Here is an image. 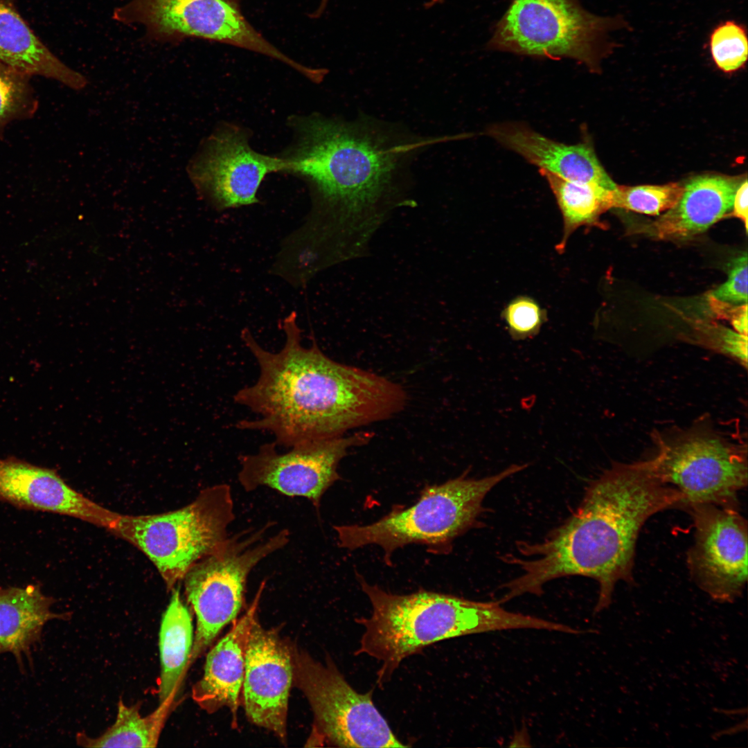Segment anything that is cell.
Here are the masks:
<instances>
[{
	"mask_svg": "<svg viewBox=\"0 0 748 748\" xmlns=\"http://www.w3.org/2000/svg\"><path fill=\"white\" fill-rule=\"evenodd\" d=\"M172 593L162 616L159 642V704L170 706L188 668L194 639L191 616L181 598L179 589L173 588Z\"/></svg>",
	"mask_w": 748,
	"mask_h": 748,
	"instance_id": "obj_22",
	"label": "cell"
},
{
	"mask_svg": "<svg viewBox=\"0 0 748 748\" xmlns=\"http://www.w3.org/2000/svg\"><path fill=\"white\" fill-rule=\"evenodd\" d=\"M687 510L695 526L688 568L697 586L713 600L731 603L747 580V522L737 508L696 504Z\"/></svg>",
	"mask_w": 748,
	"mask_h": 748,
	"instance_id": "obj_14",
	"label": "cell"
},
{
	"mask_svg": "<svg viewBox=\"0 0 748 748\" xmlns=\"http://www.w3.org/2000/svg\"><path fill=\"white\" fill-rule=\"evenodd\" d=\"M0 62L29 76L39 75L75 89L88 84L42 42L12 0H0Z\"/></svg>",
	"mask_w": 748,
	"mask_h": 748,
	"instance_id": "obj_21",
	"label": "cell"
},
{
	"mask_svg": "<svg viewBox=\"0 0 748 748\" xmlns=\"http://www.w3.org/2000/svg\"><path fill=\"white\" fill-rule=\"evenodd\" d=\"M683 508V496L661 477L654 458L614 463L586 488L577 509L537 542L517 544L519 555L505 560L521 571L504 583L505 601L540 596L546 583L567 576L594 579L599 587L594 612L607 609L615 586L630 582L639 533L646 520Z\"/></svg>",
	"mask_w": 748,
	"mask_h": 748,
	"instance_id": "obj_3",
	"label": "cell"
},
{
	"mask_svg": "<svg viewBox=\"0 0 748 748\" xmlns=\"http://www.w3.org/2000/svg\"><path fill=\"white\" fill-rule=\"evenodd\" d=\"M171 706L159 704L152 713L142 716L139 704L126 706L120 700L114 723L96 738L78 733L77 743L85 747H154Z\"/></svg>",
	"mask_w": 748,
	"mask_h": 748,
	"instance_id": "obj_24",
	"label": "cell"
},
{
	"mask_svg": "<svg viewBox=\"0 0 748 748\" xmlns=\"http://www.w3.org/2000/svg\"><path fill=\"white\" fill-rule=\"evenodd\" d=\"M501 316L510 337L516 341L535 336L546 321V312L534 299L526 296L513 299Z\"/></svg>",
	"mask_w": 748,
	"mask_h": 748,
	"instance_id": "obj_28",
	"label": "cell"
},
{
	"mask_svg": "<svg viewBox=\"0 0 748 748\" xmlns=\"http://www.w3.org/2000/svg\"><path fill=\"white\" fill-rule=\"evenodd\" d=\"M265 585L262 581L244 614L233 620L229 632L209 651L204 674L192 689V698L207 713L228 707L233 726L241 704L247 643Z\"/></svg>",
	"mask_w": 748,
	"mask_h": 748,
	"instance_id": "obj_18",
	"label": "cell"
},
{
	"mask_svg": "<svg viewBox=\"0 0 748 748\" xmlns=\"http://www.w3.org/2000/svg\"><path fill=\"white\" fill-rule=\"evenodd\" d=\"M742 181L722 175H702L684 186L678 202L650 226L659 238H686L706 231L732 210Z\"/></svg>",
	"mask_w": 748,
	"mask_h": 748,
	"instance_id": "obj_19",
	"label": "cell"
},
{
	"mask_svg": "<svg viewBox=\"0 0 748 748\" xmlns=\"http://www.w3.org/2000/svg\"><path fill=\"white\" fill-rule=\"evenodd\" d=\"M358 580L372 613L355 619L364 628L355 654H365L381 662L380 687L405 658L443 640L507 630L557 628L555 622L507 611L498 601L479 602L424 590L395 594L370 585L362 576Z\"/></svg>",
	"mask_w": 748,
	"mask_h": 748,
	"instance_id": "obj_4",
	"label": "cell"
},
{
	"mask_svg": "<svg viewBox=\"0 0 748 748\" xmlns=\"http://www.w3.org/2000/svg\"><path fill=\"white\" fill-rule=\"evenodd\" d=\"M271 522L228 538L195 563L183 578L185 594L196 616L189 665L200 657L220 630L236 618L245 600L248 576L262 560L285 547L287 529L266 537Z\"/></svg>",
	"mask_w": 748,
	"mask_h": 748,
	"instance_id": "obj_8",
	"label": "cell"
},
{
	"mask_svg": "<svg viewBox=\"0 0 748 748\" xmlns=\"http://www.w3.org/2000/svg\"><path fill=\"white\" fill-rule=\"evenodd\" d=\"M0 501L70 516L108 531L120 515L72 488L55 470L13 456L0 458Z\"/></svg>",
	"mask_w": 748,
	"mask_h": 748,
	"instance_id": "obj_16",
	"label": "cell"
},
{
	"mask_svg": "<svg viewBox=\"0 0 748 748\" xmlns=\"http://www.w3.org/2000/svg\"><path fill=\"white\" fill-rule=\"evenodd\" d=\"M747 184L748 183L747 179L742 181V182L736 192L732 207L733 215L740 218L741 220H742V222H744L747 231L748 227Z\"/></svg>",
	"mask_w": 748,
	"mask_h": 748,
	"instance_id": "obj_32",
	"label": "cell"
},
{
	"mask_svg": "<svg viewBox=\"0 0 748 748\" xmlns=\"http://www.w3.org/2000/svg\"><path fill=\"white\" fill-rule=\"evenodd\" d=\"M683 190L684 186L678 183L637 186L617 185L614 191L612 208L657 215L673 208L678 202Z\"/></svg>",
	"mask_w": 748,
	"mask_h": 748,
	"instance_id": "obj_25",
	"label": "cell"
},
{
	"mask_svg": "<svg viewBox=\"0 0 748 748\" xmlns=\"http://www.w3.org/2000/svg\"><path fill=\"white\" fill-rule=\"evenodd\" d=\"M293 682L308 700L320 736L339 747H404L373 701L357 692L333 661L291 648Z\"/></svg>",
	"mask_w": 748,
	"mask_h": 748,
	"instance_id": "obj_11",
	"label": "cell"
},
{
	"mask_svg": "<svg viewBox=\"0 0 748 748\" xmlns=\"http://www.w3.org/2000/svg\"><path fill=\"white\" fill-rule=\"evenodd\" d=\"M653 457L662 479L683 496L684 508L714 504L737 508L747 484L746 445L736 443L709 424L654 436Z\"/></svg>",
	"mask_w": 748,
	"mask_h": 748,
	"instance_id": "obj_9",
	"label": "cell"
},
{
	"mask_svg": "<svg viewBox=\"0 0 748 748\" xmlns=\"http://www.w3.org/2000/svg\"><path fill=\"white\" fill-rule=\"evenodd\" d=\"M328 1H329V0H321V3H320L318 8L316 10V11L314 12V13L313 15V16L314 17H318L321 15H322V13L323 12L324 10L326 9V6H327V5L328 3Z\"/></svg>",
	"mask_w": 748,
	"mask_h": 748,
	"instance_id": "obj_33",
	"label": "cell"
},
{
	"mask_svg": "<svg viewBox=\"0 0 748 748\" xmlns=\"http://www.w3.org/2000/svg\"><path fill=\"white\" fill-rule=\"evenodd\" d=\"M373 433L308 441L279 452L274 441L255 454L238 456V481L247 492L267 487L287 497L308 499L319 509L326 492L340 479L338 466L352 447L368 443Z\"/></svg>",
	"mask_w": 748,
	"mask_h": 748,
	"instance_id": "obj_12",
	"label": "cell"
},
{
	"mask_svg": "<svg viewBox=\"0 0 748 748\" xmlns=\"http://www.w3.org/2000/svg\"><path fill=\"white\" fill-rule=\"evenodd\" d=\"M55 602L38 585H0V655L12 654L22 673L25 659L33 666L32 648L40 643L45 625L51 620L67 621L71 617L67 612H53Z\"/></svg>",
	"mask_w": 748,
	"mask_h": 748,
	"instance_id": "obj_20",
	"label": "cell"
},
{
	"mask_svg": "<svg viewBox=\"0 0 748 748\" xmlns=\"http://www.w3.org/2000/svg\"><path fill=\"white\" fill-rule=\"evenodd\" d=\"M527 464H515L483 478L462 475L443 483L426 487L409 508L393 509L367 525L334 526L339 546L354 550L377 545L389 562L398 549L411 544L425 545L432 552L449 553L454 540L477 527L486 510V495L503 480L522 471Z\"/></svg>",
	"mask_w": 748,
	"mask_h": 748,
	"instance_id": "obj_5",
	"label": "cell"
},
{
	"mask_svg": "<svg viewBox=\"0 0 748 748\" xmlns=\"http://www.w3.org/2000/svg\"><path fill=\"white\" fill-rule=\"evenodd\" d=\"M293 682L291 648L278 634L253 623L245 652L242 702L248 719L287 738L290 691Z\"/></svg>",
	"mask_w": 748,
	"mask_h": 748,
	"instance_id": "obj_15",
	"label": "cell"
},
{
	"mask_svg": "<svg viewBox=\"0 0 748 748\" xmlns=\"http://www.w3.org/2000/svg\"><path fill=\"white\" fill-rule=\"evenodd\" d=\"M249 139L247 129L223 123L202 141L188 165L198 194L216 211L260 203L258 190L265 177L284 172L279 155L256 151Z\"/></svg>",
	"mask_w": 748,
	"mask_h": 748,
	"instance_id": "obj_13",
	"label": "cell"
},
{
	"mask_svg": "<svg viewBox=\"0 0 748 748\" xmlns=\"http://www.w3.org/2000/svg\"><path fill=\"white\" fill-rule=\"evenodd\" d=\"M288 125L294 139L279 154L284 173L306 183L311 205L279 251L306 273L361 255L403 200L415 157L443 139L368 116L345 121L314 113L291 116Z\"/></svg>",
	"mask_w": 748,
	"mask_h": 748,
	"instance_id": "obj_1",
	"label": "cell"
},
{
	"mask_svg": "<svg viewBox=\"0 0 748 748\" xmlns=\"http://www.w3.org/2000/svg\"><path fill=\"white\" fill-rule=\"evenodd\" d=\"M279 327L285 339L278 352L265 349L248 328L240 332L259 375L254 384L239 389L233 400L259 417L237 422V429L270 433L277 446L290 448L342 436L404 409L407 395L399 384L333 360L314 337L311 346H304L295 311Z\"/></svg>",
	"mask_w": 748,
	"mask_h": 748,
	"instance_id": "obj_2",
	"label": "cell"
},
{
	"mask_svg": "<svg viewBox=\"0 0 748 748\" xmlns=\"http://www.w3.org/2000/svg\"><path fill=\"white\" fill-rule=\"evenodd\" d=\"M709 47L712 58L720 70L728 73L740 69L747 60L745 28L732 20L720 23L711 33Z\"/></svg>",
	"mask_w": 748,
	"mask_h": 748,
	"instance_id": "obj_27",
	"label": "cell"
},
{
	"mask_svg": "<svg viewBox=\"0 0 748 748\" xmlns=\"http://www.w3.org/2000/svg\"><path fill=\"white\" fill-rule=\"evenodd\" d=\"M623 26L621 17L594 15L578 0H510L488 48L531 57L570 58L595 71L611 49L608 33Z\"/></svg>",
	"mask_w": 748,
	"mask_h": 748,
	"instance_id": "obj_7",
	"label": "cell"
},
{
	"mask_svg": "<svg viewBox=\"0 0 748 748\" xmlns=\"http://www.w3.org/2000/svg\"><path fill=\"white\" fill-rule=\"evenodd\" d=\"M709 304L718 317L730 321L735 330L747 336V304L736 305L718 300L709 295Z\"/></svg>",
	"mask_w": 748,
	"mask_h": 748,
	"instance_id": "obj_31",
	"label": "cell"
},
{
	"mask_svg": "<svg viewBox=\"0 0 748 748\" xmlns=\"http://www.w3.org/2000/svg\"><path fill=\"white\" fill-rule=\"evenodd\" d=\"M539 172L547 181L562 215L563 235L556 248L561 252L578 228L594 224L602 213L612 208L615 190L568 181L541 170Z\"/></svg>",
	"mask_w": 748,
	"mask_h": 748,
	"instance_id": "obj_23",
	"label": "cell"
},
{
	"mask_svg": "<svg viewBox=\"0 0 748 748\" xmlns=\"http://www.w3.org/2000/svg\"><path fill=\"white\" fill-rule=\"evenodd\" d=\"M710 296L733 304H746L747 302V255L745 253L733 262L728 280Z\"/></svg>",
	"mask_w": 748,
	"mask_h": 748,
	"instance_id": "obj_29",
	"label": "cell"
},
{
	"mask_svg": "<svg viewBox=\"0 0 748 748\" xmlns=\"http://www.w3.org/2000/svg\"><path fill=\"white\" fill-rule=\"evenodd\" d=\"M30 78L0 62V128L14 120L33 116L37 109Z\"/></svg>",
	"mask_w": 748,
	"mask_h": 748,
	"instance_id": "obj_26",
	"label": "cell"
},
{
	"mask_svg": "<svg viewBox=\"0 0 748 748\" xmlns=\"http://www.w3.org/2000/svg\"><path fill=\"white\" fill-rule=\"evenodd\" d=\"M712 344L715 348L747 364V336L723 328L713 330Z\"/></svg>",
	"mask_w": 748,
	"mask_h": 748,
	"instance_id": "obj_30",
	"label": "cell"
},
{
	"mask_svg": "<svg viewBox=\"0 0 748 748\" xmlns=\"http://www.w3.org/2000/svg\"><path fill=\"white\" fill-rule=\"evenodd\" d=\"M235 519L229 485L203 489L189 504L155 515H120L109 531L141 550L172 590L198 561L229 537Z\"/></svg>",
	"mask_w": 748,
	"mask_h": 748,
	"instance_id": "obj_6",
	"label": "cell"
},
{
	"mask_svg": "<svg viewBox=\"0 0 748 748\" xmlns=\"http://www.w3.org/2000/svg\"><path fill=\"white\" fill-rule=\"evenodd\" d=\"M112 17L121 24L144 27L151 40L208 39L262 54L300 73L305 70L250 24L238 0H129L117 7Z\"/></svg>",
	"mask_w": 748,
	"mask_h": 748,
	"instance_id": "obj_10",
	"label": "cell"
},
{
	"mask_svg": "<svg viewBox=\"0 0 748 748\" xmlns=\"http://www.w3.org/2000/svg\"><path fill=\"white\" fill-rule=\"evenodd\" d=\"M486 134L528 162L562 179L615 190L612 181L588 141L566 144L549 139L521 123L490 125Z\"/></svg>",
	"mask_w": 748,
	"mask_h": 748,
	"instance_id": "obj_17",
	"label": "cell"
}]
</instances>
